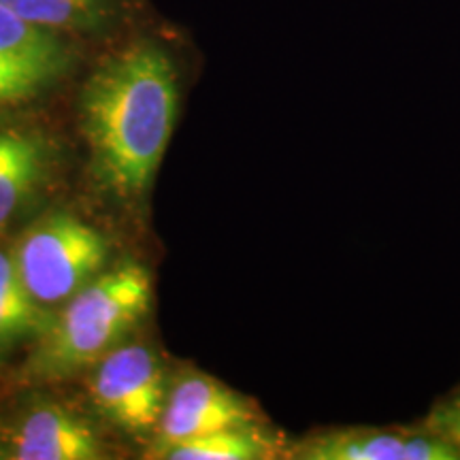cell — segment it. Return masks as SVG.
Returning <instances> with one entry per match:
<instances>
[{
  "mask_svg": "<svg viewBox=\"0 0 460 460\" xmlns=\"http://www.w3.org/2000/svg\"><path fill=\"white\" fill-rule=\"evenodd\" d=\"M107 241L77 217H45L20 241L15 269L22 284L41 305L71 298L101 271L107 261Z\"/></svg>",
  "mask_w": 460,
  "mask_h": 460,
  "instance_id": "cell-3",
  "label": "cell"
},
{
  "mask_svg": "<svg viewBox=\"0 0 460 460\" xmlns=\"http://www.w3.org/2000/svg\"><path fill=\"white\" fill-rule=\"evenodd\" d=\"M298 460H458V452L424 429H337L312 435L292 447Z\"/></svg>",
  "mask_w": 460,
  "mask_h": 460,
  "instance_id": "cell-6",
  "label": "cell"
},
{
  "mask_svg": "<svg viewBox=\"0 0 460 460\" xmlns=\"http://www.w3.org/2000/svg\"><path fill=\"white\" fill-rule=\"evenodd\" d=\"M20 460H94L101 446L84 420L62 407H39L22 424L15 437Z\"/></svg>",
  "mask_w": 460,
  "mask_h": 460,
  "instance_id": "cell-9",
  "label": "cell"
},
{
  "mask_svg": "<svg viewBox=\"0 0 460 460\" xmlns=\"http://www.w3.org/2000/svg\"><path fill=\"white\" fill-rule=\"evenodd\" d=\"M149 303L152 279L141 264L128 262L101 275L75 292L60 318L51 320L28 371L34 377L56 379L84 369L146 318Z\"/></svg>",
  "mask_w": 460,
  "mask_h": 460,
  "instance_id": "cell-2",
  "label": "cell"
},
{
  "mask_svg": "<svg viewBox=\"0 0 460 460\" xmlns=\"http://www.w3.org/2000/svg\"><path fill=\"white\" fill-rule=\"evenodd\" d=\"M49 324L41 303L34 301L22 284L15 261L0 254V345L45 332Z\"/></svg>",
  "mask_w": 460,
  "mask_h": 460,
  "instance_id": "cell-11",
  "label": "cell"
},
{
  "mask_svg": "<svg viewBox=\"0 0 460 460\" xmlns=\"http://www.w3.org/2000/svg\"><path fill=\"white\" fill-rule=\"evenodd\" d=\"M0 4L31 24L88 45L111 41L146 13V0H0Z\"/></svg>",
  "mask_w": 460,
  "mask_h": 460,
  "instance_id": "cell-8",
  "label": "cell"
},
{
  "mask_svg": "<svg viewBox=\"0 0 460 460\" xmlns=\"http://www.w3.org/2000/svg\"><path fill=\"white\" fill-rule=\"evenodd\" d=\"M90 45L0 4V111L31 105L75 77Z\"/></svg>",
  "mask_w": 460,
  "mask_h": 460,
  "instance_id": "cell-4",
  "label": "cell"
},
{
  "mask_svg": "<svg viewBox=\"0 0 460 460\" xmlns=\"http://www.w3.org/2000/svg\"><path fill=\"white\" fill-rule=\"evenodd\" d=\"M163 456L171 460H256L271 456V446L252 424H245L163 447Z\"/></svg>",
  "mask_w": 460,
  "mask_h": 460,
  "instance_id": "cell-12",
  "label": "cell"
},
{
  "mask_svg": "<svg viewBox=\"0 0 460 460\" xmlns=\"http://www.w3.org/2000/svg\"><path fill=\"white\" fill-rule=\"evenodd\" d=\"M254 413L250 405L207 376H188L177 384L160 416V447L214 433V430L245 427Z\"/></svg>",
  "mask_w": 460,
  "mask_h": 460,
  "instance_id": "cell-7",
  "label": "cell"
},
{
  "mask_svg": "<svg viewBox=\"0 0 460 460\" xmlns=\"http://www.w3.org/2000/svg\"><path fill=\"white\" fill-rule=\"evenodd\" d=\"M96 407L128 433L158 427L164 410V377L158 356L146 345H124L102 356L92 377Z\"/></svg>",
  "mask_w": 460,
  "mask_h": 460,
  "instance_id": "cell-5",
  "label": "cell"
},
{
  "mask_svg": "<svg viewBox=\"0 0 460 460\" xmlns=\"http://www.w3.org/2000/svg\"><path fill=\"white\" fill-rule=\"evenodd\" d=\"M51 147L41 135L0 132V228L48 180Z\"/></svg>",
  "mask_w": 460,
  "mask_h": 460,
  "instance_id": "cell-10",
  "label": "cell"
},
{
  "mask_svg": "<svg viewBox=\"0 0 460 460\" xmlns=\"http://www.w3.org/2000/svg\"><path fill=\"white\" fill-rule=\"evenodd\" d=\"M427 427L446 439L460 456V390L437 405Z\"/></svg>",
  "mask_w": 460,
  "mask_h": 460,
  "instance_id": "cell-13",
  "label": "cell"
},
{
  "mask_svg": "<svg viewBox=\"0 0 460 460\" xmlns=\"http://www.w3.org/2000/svg\"><path fill=\"white\" fill-rule=\"evenodd\" d=\"M77 111L96 180L119 199L152 186L180 111L183 66L171 37L141 22L101 43Z\"/></svg>",
  "mask_w": 460,
  "mask_h": 460,
  "instance_id": "cell-1",
  "label": "cell"
}]
</instances>
